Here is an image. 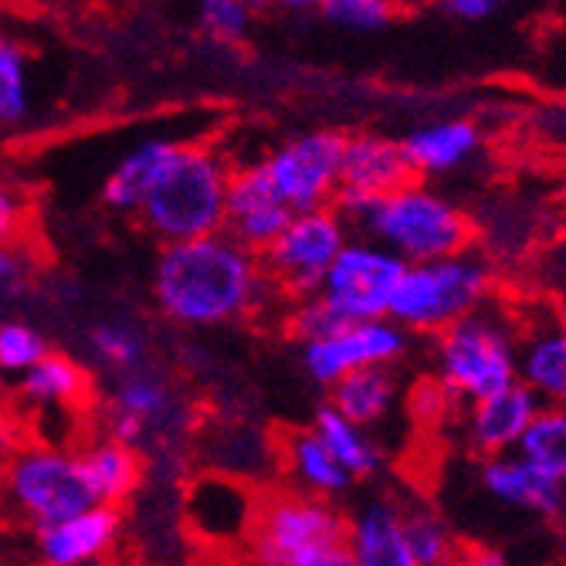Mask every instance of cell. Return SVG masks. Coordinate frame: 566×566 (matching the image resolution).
<instances>
[{
  "label": "cell",
  "mask_w": 566,
  "mask_h": 566,
  "mask_svg": "<svg viewBox=\"0 0 566 566\" xmlns=\"http://www.w3.org/2000/svg\"><path fill=\"white\" fill-rule=\"evenodd\" d=\"M489 285V265L469 251L428 265H407L390 305V319L403 333H444L485 305Z\"/></svg>",
  "instance_id": "8992f818"
},
{
  "label": "cell",
  "mask_w": 566,
  "mask_h": 566,
  "mask_svg": "<svg viewBox=\"0 0 566 566\" xmlns=\"http://www.w3.org/2000/svg\"><path fill=\"white\" fill-rule=\"evenodd\" d=\"M349 224L387 248L403 265H428L469 251V218L434 187L415 184L367 203Z\"/></svg>",
  "instance_id": "3957f363"
},
{
  "label": "cell",
  "mask_w": 566,
  "mask_h": 566,
  "mask_svg": "<svg viewBox=\"0 0 566 566\" xmlns=\"http://www.w3.org/2000/svg\"><path fill=\"white\" fill-rule=\"evenodd\" d=\"M313 431L323 448L336 458V465L356 482V479H370L380 472L384 465V454H380V444L367 434V428H356L353 421H346L339 410H333L329 403L316 410L313 418Z\"/></svg>",
  "instance_id": "cb8c5ba5"
},
{
  "label": "cell",
  "mask_w": 566,
  "mask_h": 566,
  "mask_svg": "<svg viewBox=\"0 0 566 566\" xmlns=\"http://www.w3.org/2000/svg\"><path fill=\"white\" fill-rule=\"evenodd\" d=\"M349 241V224L336 208L316 214H295L282 238L265 251V275L279 282L289 295L313 298L323 289L326 272Z\"/></svg>",
  "instance_id": "30bf717a"
},
{
  "label": "cell",
  "mask_w": 566,
  "mask_h": 566,
  "mask_svg": "<svg viewBox=\"0 0 566 566\" xmlns=\"http://www.w3.org/2000/svg\"><path fill=\"white\" fill-rule=\"evenodd\" d=\"M444 11L451 18H458V21L475 24V21H489L499 11V4H495V0H448Z\"/></svg>",
  "instance_id": "8d00e7d4"
},
{
  "label": "cell",
  "mask_w": 566,
  "mask_h": 566,
  "mask_svg": "<svg viewBox=\"0 0 566 566\" xmlns=\"http://www.w3.org/2000/svg\"><path fill=\"white\" fill-rule=\"evenodd\" d=\"M21 228H24V197L11 184L0 180V244L14 248Z\"/></svg>",
  "instance_id": "d590c367"
},
{
  "label": "cell",
  "mask_w": 566,
  "mask_h": 566,
  "mask_svg": "<svg viewBox=\"0 0 566 566\" xmlns=\"http://www.w3.org/2000/svg\"><path fill=\"white\" fill-rule=\"evenodd\" d=\"M31 113L28 51L18 38L0 34V126H21Z\"/></svg>",
  "instance_id": "f546056e"
},
{
  "label": "cell",
  "mask_w": 566,
  "mask_h": 566,
  "mask_svg": "<svg viewBox=\"0 0 566 566\" xmlns=\"http://www.w3.org/2000/svg\"><path fill=\"white\" fill-rule=\"evenodd\" d=\"M479 143H482V136H479L475 123L441 119V123L415 129L400 143V149H403V160H407L410 174L441 177V174L465 167L475 157Z\"/></svg>",
  "instance_id": "44dd1931"
},
{
  "label": "cell",
  "mask_w": 566,
  "mask_h": 566,
  "mask_svg": "<svg viewBox=\"0 0 566 566\" xmlns=\"http://www.w3.org/2000/svg\"><path fill=\"white\" fill-rule=\"evenodd\" d=\"M51 353L48 339L21 319H4L0 323V374H18L24 377L31 367H38L41 359Z\"/></svg>",
  "instance_id": "1f68e13d"
},
{
  "label": "cell",
  "mask_w": 566,
  "mask_h": 566,
  "mask_svg": "<svg viewBox=\"0 0 566 566\" xmlns=\"http://www.w3.org/2000/svg\"><path fill=\"white\" fill-rule=\"evenodd\" d=\"M88 346L92 353L102 359L106 367L113 370H139L143 359H146V339L143 333L133 326V323H123V319H106L98 323L92 333H88Z\"/></svg>",
  "instance_id": "4dcf8cb0"
},
{
  "label": "cell",
  "mask_w": 566,
  "mask_h": 566,
  "mask_svg": "<svg viewBox=\"0 0 566 566\" xmlns=\"http://www.w3.org/2000/svg\"><path fill=\"white\" fill-rule=\"evenodd\" d=\"M187 516L203 539L234 543L241 536H251L259 509H254V499L241 482L224 475H208L190 485Z\"/></svg>",
  "instance_id": "d6986e66"
},
{
  "label": "cell",
  "mask_w": 566,
  "mask_h": 566,
  "mask_svg": "<svg viewBox=\"0 0 566 566\" xmlns=\"http://www.w3.org/2000/svg\"><path fill=\"white\" fill-rule=\"evenodd\" d=\"M346 520L326 499L313 495H275L269 499L251 526V553L262 566H292L313 549L343 543Z\"/></svg>",
  "instance_id": "9c48e42d"
},
{
  "label": "cell",
  "mask_w": 566,
  "mask_h": 566,
  "mask_svg": "<svg viewBox=\"0 0 566 566\" xmlns=\"http://www.w3.org/2000/svg\"><path fill=\"white\" fill-rule=\"evenodd\" d=\"M461 566H512V563L499 549H472L465 559H461Z\"/></svg>",
  "instance_id": "ab89813d"
},
{
  "label": "cell",
  "mask_w": 566,
  "mask_h": 566,
  "mask_svg": "<svg viewBox=\"0 0 566 566\" xmlns=\"http://www.w3.org/2000/svg\"><path fill=\"white\" fill-rule=\"evenodd\" d=\"M85 479L98 499V505H119L123 499H129L143 479V461L133 448L102 438L92 441L85 451H78Z\"/></svg>",
  "instance_id": "d4e9b609"
},
{
  "label": "cell",
  "mask_w": 566,
  "mask_h": 566,
  "mask_svg": "<svg viewBox=\"0 0 566 566\" xmlns=\"http://www.w3.org/2000/svg\"><path fill=\"white\" fill-rule=\"evenodd\" d=\"M403 272L407 265L387 248L367 238H349L323 279L319 298L343 323L390 319V305Z\"/></svg>",
  "instance_id": "52a82bcc"
},
{
  "label": "cell",
  "mask_w": 566,
  "mask_h": 566,
  "mask_svg": "<svg viewBox=\"0 0 566 566\" xmlns=\"http://www.w3.org/2000/svg\"><path fill=\"white\" fill-rule=\"evenodd\" d=\"M356 566H418L403 539L400 505L390 499H367L346 520L343 536Z\"/></svg>",
  "instance_id": "ffe728a7"
},
{
  "label": "cell",
  "mask_w": 566,
  "mask_h": 566,
  "mask_svg": "<svg viewBox=\"0 0 566 566\" xmlns=\"http://www.w3.org/2000/svg\"><path fill=\"white\" fill-rule=\"evenodd\" d=\"M400 523H403L407 549L418 566H451L454 563V536L444 526V520L434 516L431 509H424V505L400 509Z\"/></svg>",
  "instance_id": "f1b7e54d"
},
{
  "label": "cell",
  "mask_w": 566,
  "mask_h": 566,
  "mask_svg": "<svg viewBox=\"0 0 566 566\" xmlns=\"http://www.w3.org/2000/svg\"><path fill=\"white\" fill-rule=\"evenodd\" d=\"M516 454L526 458L543 475L566 485V403L539 407V415L523 434Z\"/></svg>",
  "instance_id": "83f0119b"
},
{
  "label": "cell",
  "mask_w": 566,
  "mask_h": 566,
  "mask_svg": "<svg viewBox=\"0 0 566 566\" xmlns=\"http://www.w3.org/2000/svg\"><path fill=\"white\" fill-rule=\"evenodd\" d=\"M394 403H397V380L390 367L359 370L329 387V407L339 410L356 428L380 424L394 410Z\"/></svg>",
  "instance_id": "484cf974"
},
{
  "label": "cell",
  "mask_w": 566,
  "mask_h": 566,
  "mask_svg": "<svg viewBox=\"0 0 566 566\" xmlns=\"http://www.w3.org/2000/svg\"><path fill=\"white\" fill-rule=\"evenodd\" d=\"M119 509L95 505L82 516L55 523L34 533V549L44 566H85L98 556H106L119 536Z\"/></svg>",
  "instance_id": "e0dca14e"
},
{
  "label": "cell",
  "mask_w": 566,
  "mask_h": 566,
  "mask_svg": "<svg viewBox=\"0 0 566 566\" xmlns=\"http://www.w3.org/2000/svg\"><path fill=\"white\" fill-rule=\"evenodd\" d=\"M343 143L346 136L333 129H316L282 143L262 160L275 197L285 203L292 218L329 211L336 203Z\"/></svg>",
  "instance_id": "ba28073f"
},
{
  "label": "cell",
  "mask_w": 566,
  "mask_h": 566,
  "mask_svg": "<svg viewBox=\"0 0 566 566\" xmlns=\"http://www.w3.org/2000/svg\"><path fill=\"white\" fill-rule=\"evenodd\" d=\"M289 221H292V214L285 211V203L275 197L272 180H269L262 164L231 170L224 234L234 244H241L251 254H265L282 238Z\"/></svg>",
  "instance_id": "5bb4252c"
},
{
  "label": "cell",
  "mask_w": 566,
  "mask_h": 566,
  "mask_svg": "<svg viewBox=\"0 0 566 566\" xmlns=\"http://www.w3.org/2000/svg\"><path fill=\"white\" fill-rule=\"evenodd\" d=\"M180 424H184V410L177 407V397L167 380L146 370H133L116 384L106 415V428L113 441L136 451L146 441L167 438V428H180Z\"/></svg>",
  "instance_id": "4fadbf2b"
},
{
  "label": "cell",
  "mask_w": 566,
  "mask_h": 566,
  "mask_svg": "<svg viewBox=\"0 0 566 566\" xmlns=\"http://www.w3.org/2000/svg\"><path fill=\"white\" fill-rule=\"evenodd\" d=\"M180 143L170 139H143L136 143L126 157L113 167V174L102 184V203L113 211H139L143 200L149 197V190L157 187V180L167 174V167L174 164Z\"/></svg>",
  "instance_id": "7402d4cb"
},
{
  "label": "cell",
  "mask_w": 566,
  "mask_h": 566,
  "mask_svg": "<svg viewBox=\"0 0 566 566\" xmlns=\"http://www.w3.org/2000/svg\"><path fill=\"white\" fill-rule=\"evenodd\" d=\"M153 295L167 319L214 329L254 313L269 295V275L259 254L214 234L167 244L153 265Z\"/></svg>",
  "instance_id": "6da1fadb"
},
{
  "label": "cell",
  "mask_w": 566,
  "mask_h": 566,
  "mask_svg": "<svg viewBox=\"0 0 566 566\" xmlns=\"http://www.w3.org/2000/svg\"><path fill=\"white\" fill-rule=\"evenodd\" d=\"M4 390H8V377L0 374V400H4Z\"/></svg>",
  "instance_id": "60d3db41"
},
{
  "label": "cell",
  "mask_w": 566,
  "mask_h": 566,
  "mask_svg": "<svg viewBox=\"0 0 566 566\" xmlns=\"http://www.w3.org/2000/svg\"><path fill=\"white\" fill-rule=\"evenodd\" d=\"M4 509H8V505H4V489H0V516H4Z\"/></svg>",
  "instance_id": "b9f144b4"
},
{
  "label": "cell",
  "mask_w": 566,
  "mask_h": 566,
  "mask_svg": "<svg viewBox=\"0 0 566 566\" xmlns=\"http://www.w3.org/2000/svg\"><path fill=\"white\" fill-rule=\"evenodd\" d=\"M319 14L329 28L349 34H377L394 21V4L387 0H326L319 4Z\"/></svg>",
  "instance_id": "d6a6232c"
},
{
  "label": "cell",
  "mask_w": 566,
  "mask_h": 566,
  "mask_svg": "<svg viewBox=\"0 0 566 566\" xmlns=\"http://www.w3.org/2000/svg\"><path fill=\"white\" fill-rule=\"evenodd\" d=\"M479 485L485 495H492L495 502L530 512V516H559L566 509V485H559L556 479L543 475L539 469H533L526 458L512 454H499V458H485L479 469Z\"/></svg>",
  "instance_id": "2e32d148"
},
{
  "label": "cell",
  "mask_w": 566,
  "mask_h": 566,
  "mask_svg": "<svg viewBox=\"0 0 566 566\" xmlns=\"http://www.w3.org/2000/svg\"><path fill=\"white\" fill-rule=\"evenodd\" d=\"M254 21V8L241 0H203L197 8V24L218 44H238L248 38Z\"/></svg>",
  "instance_id": "836d02e7"
},
{
  "label": "cell",
  "mask_w": 566,
  "mask_h": 566,
  "mask_svg": "<svg viewBox=\"0 0 566 566\" xmlns=\"http://www.w3.org/2000/svg\"><path fill=\"white\" fill-rule=\"evenodd\" d=\"M539 407L543 403L523 384H512V387L469 407L465 438L485 458L512 454L520 448L523 434L530 431L533 418L539 415Z\"/></svg>",
  "instance_id": "9a60e30c"
},
{
  "label": "cell",
  "mask_w": 566,
  "mask_h": 566,
  "mask_svg": "<svg viewBox=\"0 0 566 566\" xmlns=\"http://www.w3.org/2000/svg\"><path fill=\"white\" fill-rule=\"evenodd\" d=\"M231 170L208 146H180L139 208L143 228L167 244L224 234Z\"/></svg>",
  "instance_id": "7a4b0ae2"
},
{
  "label": "cell",
  "mask_w": 566,
  "mask_h": 566,
  "mask_svg": "<svg viewBox=\"0 0 566 566\" xmlns=\"http://www.w3.org/2000/svg\"><path fill=\"white\" fill-rule=\"evenodd\" d=\"M407 353V333L394 319L346 323L333 336L302 346V367L323 387L339 384L349 374L390 367Z\"/></svg>",
  "instance_id": "8fae6325"
},
{
  "label": "cell",
  "mask_w": 566,
  "mask_h": 566,
  "mask_svg": "<svg viewBox=\"0 0 566 566\" xmlns=\"http://www.w3.org/2000/svg\"><path fill=\"white\" fill-rule=\"evenodd\" d=\"M520 384L543 403H566V323L559 316L533 319L516 343Z\"/></svg>",
  "instance_id": "ac0fdd59"
},
{
  "label": "cell",
  "mask_w": 566,
  "mask_h": 566,
  "mask_svg": "<svg viewBox=\"0 0 566 566\" xmlns=\"http://www.w3.org/2000/svg\"><path fill=\"white\" fill-rule=\"evenodd\" d=\"M88 377L65 353H48L21 377V397L34 407H72L85 397Z\"/></svg>",
  "instance_id": "4316f807"
},
{
  "label": "cell",
  "mask_w": 566,
  "mask_h": 566,
  "mask_svg": "<svg viewBox=\"0 0 566 566\" xmlns=\"http://www.w3.org/2000/svg\"><path fill=\"white\" fill-rule=\"evenodd\" d=\"M520 333L499 308H475L472 316L458 319L438 333V387L451 400H465L469 407L520 384L516 367Z\"/></svg>",
  "instance_id": "277c9868"
},
{
  "label": "cell",
  "mask_w": 566,
  "mask_h": 566,
  "mask_svg": "<svg viewBox=\"0 0 566 566\" xmlns=\"http://www.w3.org/2000/svg\"><path fill=\"white\" fill-rule=\"evenodd\" d=\"M24 259L14 251V248H4L0 244V285H14L21 275H24Z\"/></svg>",
  "instance_id": "f35d334b"
},
{
  "label": "cell",
  "mask_w": 566,
  "mask_h": 566,
  "mask_svg": "<svg viewBox=\"0 0 566 566\" xmlns=\"http://www.w3.org/2000/svg\"><path fill=\"white\" fill-rule=\"evenodd\" d=\"M410 180H415V174L403 160L400 143L377 133L346 136L339 157V193L333 208L349 224L367 203L407 187Z\"/></svg>",
  "instance_id": "7c38bea8"
},
{
  "label": "cell",
  "mask_w": 566,
  "mask_h": 566,
  "mask_svg": "<svg viewBox=\"0 0 566 566\" xmlns=\"http://www.w3.org/2000/svg\"><path fill=\"white\" fill-rule=\"evenodd\" d=\"M282 458H285V469H289L292 482L302 489V495L329 502V499L349 492V485H353V479L336 465V458L323 448V441L308 428L292 431L285 438Z\"/></svg>",
  "instance_id": "603a6c76"
},
{
  "label": "cell",
  "mask_w": 566,
  "mask_h": 566,
  "mask_svg": "<svg viewBox=\"0 0 566 566\" xmlns=\"http://www.w3.org/2000/svg\"><path fill=\"white\" fill-rule=\"evenodd\" d=\"M4 505L34 533L95 509L82 458L59 444H24L0 475Z\"/></svg>",
  "instance_id": "5b68a950"
},
{
  "label": "cell",
  "mask_w": 566,
  "mask_h": 566,
  "mask_svg": "<svg viewBox=\"0 0 566 566\" xmlns=\"http://www.w3.org/2000/svg\"><path fill=\"white\" fill-rule=\"evenodd\" d=\"M292 566H356L346 543H333V546H323V549H313L308 556H302L298 563Z\"/></svg>",
  "instance_id": "74e56055"
},
{
  "label": "cell",
  "mask_w": 566,
  "mask_h": 566,
  "mask_svg": "<svg viewBox=\"0 0 566 566\" xmlns=\"http://www.w3.org/2000/svg\"><path fill=\"white\" fill-rule=\"evenodd\" d=\"M346 323L333 313V308L319 298V295H313V298H302L298 305H295V313H292V333H295V339L305 346V343H319V339H326V336H333L336 329H343Z\"/></svg>",
  "instance_id": "e575fe53"
}]
</instances>
